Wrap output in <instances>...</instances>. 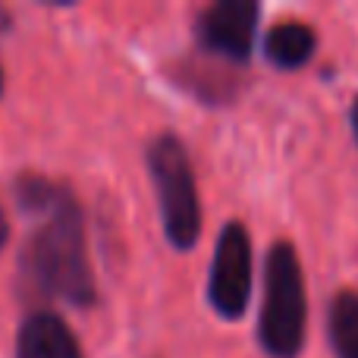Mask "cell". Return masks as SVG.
I'll return each instance as SVG.
<instances>
[{"instance_id": "5", "label": "cell", "mask_w": 358, "mask_h": 358, "mask_svg": "<svg viewBox=\"0 0 358 358\" xmlns=\"http://www.w3.org/2000/svg\"><path fill=\"white\" fill-rule=\"evenodd\" d=\"M258 16H261V6L252 3V0H220V3H210L198 16V25H195L198 41L210 54L245 63L252 57Z\"/></svg>"}, {"instance_id": "7", "label": "cell", "mask_w": 358, "mask_h": 358, "mask_svg": "<svg viewBox=\"0 0 358 358\" xmlns=\"http://www.w3.org/2000/svg\"><path fill=\"white\" fill-rule=\"evenodd\" d=\"M315 48H317L315 29L305 25V22H296V19L273 25V29L267 31V38H264L267 60H271L273 66H280V69L305 66V63L311 60V54H315Z\"/></svg>"}, {"instance_id": "10", "label": "cell", "mask_w": 358, "mask_h": 358, "mask_svg": "<svg viewBox=\"0 0 358 358\" xmlns=\"http://www.w3.org/2000/svg\"><path fill=\"white\" fill-rule=\"evenodd\" d=\"M6 29H10V13L0 6V31H6Z\"/></svg>"}, {"instance_id": "9", "label": "cell", "mask_w": 358, "mask_h": 358, "mask_svg": "<svg viewBox=\"0 0 358 358\" xmlns=\"http://www.w3.org/2000/svg\"><path fill=\"white\" fill-rule=\"evenodd\" d=\"M6 236H10V223H6V214H3V208H0V245L6 242Z\"/></svg>"}, {"instance_id": "11", "label": "cell", "mask_w": 358, "mask_h": 358, "mask_svg": "<svg viewBox=\"0 0 358 358\" xmlns=\"http://www.w3.org/2000/svg\"><path fill=\"white\" fill-rule=\"evenodd\" d=\"M352 132H355V142H358V98L352 104Z\"/></svg>"}, {"instance_id": "4", "label": "cell", "mask_w": 358, "mask_h": 358, "mask_svg": "<svg viewBox=\"0 0 358 358\" xmlns=\"http://www.w3.org/2000/svg\"><path fill=\"white\" fill-rule=\"evenodd\" d=\"M252 296V239L242 223H227L210 264L208 299L227 321H239Z\"/></svg>"}, {"instance_id": "6", "label": "cell", "mask_w": 358, "mask_h": 358, "mask_svg": "<svg viewBox=\"0 0 358 358\" xmlns=\"http://www.w3.org/2000/svg\"><path fill=\"white\" fill-rule=\"evenodd\" d=\"M19 358H82L79 343L69 327L50 311H35L25 317L16 340Z\"/></svg>"}, {"instance_id": "12", "label": "cell", "mask_w": 358, "mask_h": 358, "mask_svg": "<svg viewBox=\"0 0 358 358\" xmlns=\"http://www.w3.org/2000/svg\"><path fill=\"white\" fill-rule=\"evenodd\" d=\"M0 88H3V76H0Z\"/></svg>"}, {"instance_id": "1", "label": "cell", "mask_w": 358, "mask_h": 358, "mask_svg": "<svg viewBox=\"0 0 358 358\" xmlns=\"http://www.w3.org/2000/svg\"><path fill=\"white\" fill-rule=\"evenodd\" d=\"M38 217L41 227L35 229L22 255V273L44 296L66 299L73 305H92L98 289L88 261L85 223L76 198L66 192L54 208Z\"/></svg>"}, {"instance_id": "2", "label": "cell", "mask_w": 358, "mask_h": 358, "mask_svg": "<svg viewBox=\"0 0 358 358\" xmlns=\"http://www.w3.org/2000/svg\"><path fill=\"white\" fill-rule=\"evenodd\" d=\"M305 277L289 242H277L264 264L258 340L271 358H296L305 343Z\"/></svg>"}, {"instance_id": "8", "label": "cell", "mask_w": 358, "mask_h": 358, "mask_svg": "<svg viewBox=\"0 0 358 358\" xmlns=\"http://www.w3.org/2000/svg\"><path fill=\"white\" fill-rule=\"evenodd\" d=\"M327 334L336 358H358V292L343 289L330 302Z\"/></svg>"}, {"instance_id": "3", "label": "cell", "mask_w": 358, "mask_h": 358, "mask_svg": "<svg viewBox=\"0 0 358 358\" xmlns=\"http://www.w3.org/2000/svg\"><path fill=\"white\" fill-rule=\"evenodd\" d=\"M148 167L161 198V217L170 245L189 252L201 233V204H198L195 173L189 155L176 136H161L148 148Z\"/></svg>"}]
</instances>
